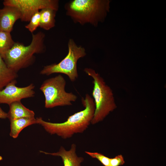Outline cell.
Wrapping results in <instances>:
<instances>
[{
    "instance_id": "6da1fadb",
    "label": "cell",
    "mask_w": 166,
    "mask_h": 166,
    "mask_svg": "<svg viewBox=\"0 0 166 166\" xmlns=\"http://www.w3.org/2000/svg\"><path fill=\"white\" fill-rule=\"evenodd\" d=\"M82 102L85 109L69 116L63 122L55 123L36 118L37 124L41 125L51 135L56 134L63 139L71 138L75 134L84 132L88 127L93 118L95 105L93 99L88 94Z\"/></svg>"
},
{
    "instance_id": "7a4b0ae2",
    "label": "cell",
    "mask_w": 166,
    "mask_h": 166,
    "mask_svg": "<svg viewBox=\"0 0 166 166\" xmlns=\"http://www.w3.org/2000/svg\"><path fill=\"white\" fill-rule=\"evenodd\" d=\"M109 0H73L65 4L66 15L75 23L96 27L105 20L109 11Z\"/></svg>"
},
{
    "instance_id": "3957f363",
    "label": "cell",
    "mask_w": 166,
    "mask_h": 166,
    "mask_svg": "<svg viewBox=\"0 0 166 166\" xmlns=\"http://www.w3.org/2000/svg\"><path fill=\"white\" fill-rule=\"evenodd\" d=\"M45 37L43 33L39 32L32 34V40L29 45L25 46L21 43L15 42L2 58L9 68L17 73L31 65L34 58V54L45 50Z\"/></svg>"
},
{
    "instance_id": "277c9868",
    "label": "cell",
    "mask_w": 166,
    "mask_h": 166,
    "mask_svg": "<svg viewBox=\"0 0 166 166\" xmlns=\"http://www.w3.org/2000/svg\"><path fill=\"white\" fill-rule=\"evenodd\" d=\"M84 71L93 79L92 95L95 110L91 124H94L103 121L117 106L112 89L100 75L90 68H85Z\"/></svg>"
},
{
    "instance_id": "5b68a950",
    "label": "cell",
    "mask_w": 166,
    "mask_h": 166,
    "mask_svg": "<svg viewBox=\"0 0 166 166\" xmlns=\"http://www.w3.org/2000/svg\"><path fill=\"white\" fill-rule=\"evenodd\" d=\"M66 81L61 75L45 80L40 89L45 97V107L51 108L58 106H69L75 101L77 96L65 90Z\"/></svg>"
},
{
    "instance_id": "8992f818",
    "label": "cell",
    "mask_w": 166,
    "mask_h": 166,
    "mask_svg": "<svg viewBox=\"0 0 166 166\" xmlns=\"http://www.w3.org/2000/svg\"><path fill=\"white\" fill-rule=\"evenodd\" d=\"M68 54L63 60L57 64L45 66L40 74L49 75L54 73H61L67 75L72 81H75L78 77L77 61L86 55V51L82 46H78L71 38L68 41Z\"/></svg>"
},
{
    "instance_id": "52a82bcc",
    "label": "cell",
    "mask_w": 166,
    "mask_h": 166,
    "mask_svg": "<svg viewBox=\"0 0 166 166\" xmlns=\"http://www.w3.org/2000/svg\"><path fill=\"white\" fill-rule=\"evenodd\" d=\"M59 2L57 0H5L3 4L17 8L21 13V21L27 22L40 10L50 8L57 11Z\"/></svg>"
},
{
    "instance_id": "ba28073f",
    "label": "cell",
    "mask_w": 166,
    "mask_h": 166,
    "mask_svg": "<svg viewBox=\"0 0 166 166\" xmlns=\"http://www.w3.org/2000/svg\"><path fill=\"white\" fill-rule=\"evenodd\" d=\"M16 80L9 83L4 89L0 90V104L9 105L16 101H21L24 98L33 97L35 94L33 90L34 85L31 84L23 87L16 86Z\"/></svg>"
},
{
    "instance_id": "9c48e42d",
    "label": "cell",
    "mask_w": 166,
    "mask_h": 166,
    "mask_svg": "<svg viewBox=\"0 0 166 166\" xmlns=\"http://www.w3.org/2000/svg\"><path fill=\"white\" fill-rule=\"evenodd\" d=\"M21 17V13L17 8L4 6L0 9V30L11 33L15 23Z\"/></svg>"
},
{
    "instance_id": "30bf717a",
    "label": "cell",
    "mask_w": 166,
    "mask_h": 166,
    "mask_svg": "<svg viewBox=\"0 0 166 166\" xmlns=\"http://www.w3.org/2000/svg\"><path fill=\"white\" fill-rule=\"evenodd\" d=\"M76 145L71 144L69 150H66L63 146H61L59 151L56 152L50 153L40 151L41 153L46 155L60 157L62 160L64 166H81V164L84 159L82 157L77 156L76 153Z\"/></svg>"
},
{
    "instance_id": "8fae6325",
    "label": "cell",
    "mask_w": 166,
    "mask_h": 166,
    "mask_svg": "<svg viewBox=\"0 0 166 166\" xmlns=\"http://www.w3.org/2000/svg\"><path fill=\"white\" fill-rule=\"evenodd\" d=\"M7 118L10 121L17 119L34 117V112L25 107L21 101H16L9 105Z\"/></svg>"
},
{
    "instance_id": "7c38bea8",
    "label": "cell",
    "mask_w": 166,
    "mask_h": 166,
    "mask_svg": "<svg viewBox=\"0 0 166 166\" xmlns=\"http://www.w3.org/2000/svg\"><path fill=\"white\" fill-rule=\"evenodd\" d=\"M10 136L14 138L18 137L20 132L25 128L32 124H37L34 117H24L10 121Z\"/></svg>"
},
{
    "instance_id": "4fadbf2b",
    "label": "cell",
    "mask_w": 166,
    "mask_h": 166,
    "mask_svg": "<svg viewBox=\"0 0 166 166\" xmlns=\"http://www.w3.org/2000/svg\"><path fill=\"white\" fill-rule=\"evenodd\" d=\"M18 76L16 72L7 66L0 55V90L16 80Z\"/></svg>"
},
{
    "instance_id": "5bb4252c",
    "label": "cell",
    "mask_w": 166,
    "mask_h": 166,
    "mask_svg": "<svg viewBox=\"0 0 166 166\" xmlns=\"http://www.w3.org/2000/svg\"><path fill=\"white\" fill-rule=\"evenodd\" d=\"M56 10L50 8L43 9L41 10L39 27L49 30L55 26Z\"/></svg>"
},
{
    "instance_id": "9a60e30c",
    "label": "cell",
    "mask_w": 166,
    "mask_h": 166,
    "mask_svg": "<svg viewBox=\"0 0 166 166\" xmlns=\"http://www.w3.org/2000/svg\"><path fill=\"white\" fill-rule=\"evenodd\" d=\"M10 33L0 30V55L2 57L15 43Z\"/></svg>"
},
{
    "instance_id": "2e32d148",
    "label": "cell",
    "mask_w": 166,
    "mask_h": 166,
    "mask_svg": "<svg viewBox=\"0 0 166 166\" xmlns=\"http://www.w3.org/2000/svg\"><path fill=\"white\" fill-rule=\"evenodd\" d=\"M40 20V13L38 11L32 16L29 23L25 26V28L31 33H33L39 26Z\"/></svg>"
},
{
    "instance_id": "e0dca14e",
    "label": "cell",
    "mask_w": 166,
    "mask_h": 166,
    "mask_svg": "<svg viewBox=\"0 0 166 166\" xmlns=\"http://www.w3.org/2000/svg\"><path fill=\"white\" fill-rule=\"evenodd\" d=\"M85 152L92 158L98 160L104 166H109L110 158L104 154L97 152H92L85 151Z\"/></svg>"
},
{
    "instance_id": "ac0fdd59",
    "label": "cell",
    "mask_w": 166,
    "mask_h": 166,
    "mask_svg": "<svg viewBox=\"0 0 166 166\" xmlns=\"http://www.w3.org/2000/svg\"><path fill=\"white\" fill-rule=\"evenodd\" d=\"M125 163L124 157L122 155H118L113 158H110L109 166H120Z\"/></svg>"
},
{
    "instance_id": "d6986e66",
    "label": "cell",
    "mask_w": 166,
    "mask_h": 166,
    "mask_svg": "<svg viewBox=\"0 0 166 166\" xmlns=\"http://www.w3.org/2000/svg\"><path fill=\"white\" fill-rule=\"evenodd\" d=\"M7 118V113L4 112L0 107V119H5Z\"/></svg>"
}]
</instances>
